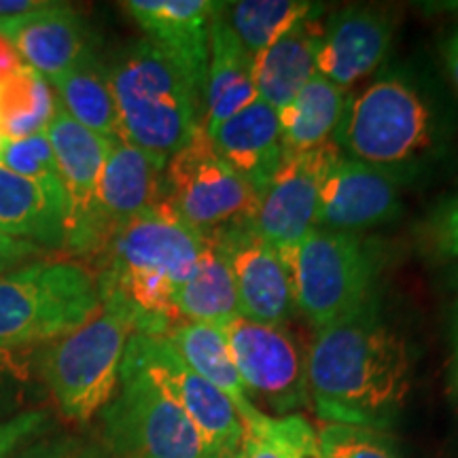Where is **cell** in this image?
<instances>
[{
    "mask_svg": "<svg viewBox=\"0 0 458 458\" xmlns=\"http://www.w3.org/2000/svg\"><path fill=\"white\" fill-rule=\"evenodd\" d=\"M43 253L45 250L38 249V246L21 242V240H15L0 232V276L20 267V263L38 259Z\"/></svg>",
    "mask_w": 458,
    "mask_h": 458,
    "instance_id": "d590c367",
    "label": "cell"
},
{
    "mask_svg": "<svg viewBox=\"0 0 458 458\" xmlns=\"http://www.w3.org/2000/svg\"><path fill=\"white\" fill-rule=\"evenodd\" d=\"M47 427V411L28 410L0 422V458H9Z\"/></svg>",
    "mask_w": 458,
    "mask_h": 458,
    "instance_id": "d6a6232c",
    "label": "cell"
},
{
    "mask_svg": "<svg viewBox=\"0 0 458 458\" xmlns=\"http://www.w3.org/2000/svg\"><path fill=\"white\" fill-rule=\"evenodd\" d=\"M325 26L318 15L303 20L253 57L257 98L283 111L295 94L317 74V57Z\"/></svg>",
    "mask_w": 458,
    "mask_h": 458,
    "instance_id": "7402d4cb",
    "label": "cell"
},
{
    "mask_svg": "<svg viewBox=\"0 0 458 458\" xmlns=\"http://www.w3.org/2000/svg\"><path fill=\"white\" fill-rule=\"evenodd\" d=\"M221 7L210 28V60L204 85L206 122L202 125L206 134L257 100L253 55L244 49L223 20Z\"/></svg>",
    "mask_w": 458,
    "mask_h": 458,
    "instance_id": "603a6c76",
    "label": "cell"
},
{
    "mask_svg": "<svg viewBox=\"0 0 458 458\" xmlns=\"http://www.w3.org/2000/svg\"><path fill=\"white\" fill-rule=\"evenodd\" d=\"M66 193L62 182L32 181L0 165V232L38 249H64Z\"/></svg>",
    "mask_w": 458,
    "mask_h": 458,
    "instance_id": "44dd1931",
    "label": "cell"
},
{
    "mask_svg": "<svg viewBox=\"0 0 458 458\" xmlns=\"http://www.w3.org/2000/svg\"><path fill=\"white\" fill-rule=\"evenodd\" d=\"M165 164V159L128 140L113 142L98 185V213L106 242L123 223L162 204Z\"/></svg>",
    "mask_w": 458,
    "mask_h": 458,
    "instance_id": "d6986e66",
    "label": "cell"
},
{
    "mask_svg": "<svg viewBox=\"0 0 458 458\" xmlns=\"http://www.w3.org/2000/svg\"><path fill=\"white\" fill-rule=\"evenodd\" d=\"M202 246V233L159 204L123 223L96 255L94 267L156 274L181 286L196 270Z\"/></svg>",
    "mask_w": 458,
    "mask_h": 458,
    "instance_id": "4fadbf2b",
    "label": "cell"
},
{
    "mask_svg": "<svg viewBox=\"0 0 458 458\" xmlns=\"http://www.w3.org/2000/svg\"><path fill=\"white\" fill-rule=\"evenodd\" d=\"M164 337L189 368L219 388L223 394H227L229 401L236 405L244 427L253 425L261 416H266V411L257 408L249 399L242 377H240L232 352H229L227 337L219 325L185 320Z\"/></svg>",
    "mask_w": 458,
    "mask_h": 458,
    "instance_id": "cb8c5ba5",
    "label": "cell"
},
{
    "mask_svg": "<svg viewBox=\"0 0 458 458\" xmlns=\"http://www.w3.org/2000/svg\"><path fill=\"white\" fill-rule=\"evenodd\" d=\"M79 452L81 445L71 437H47L41 442L24 444L9 458H77Z\"/></svg>",
    "mask_w": 458,
    "mask_h": 458,
    "instance_id": "e575fe53",
    "label": "cell"
},
{
    "mask_svg": "<svg viewBox=\"0 0 458 458\" xmlns=\"http://www.w3.org/2000/svg\"><path fill=\"white\" fill-rule=\"evenodd\" d=\"M221 3L210 0H130L134 17L153 43L182 72L191 89L204 94L210 60V28Z\"/></svg>",
    "mask_w": 458,
    "mask_h": 458,
    "instance_id": "2e32d148",
    "label": "cell"
},
{
    "mask_svg": "<svg viewBox=\"0 0 458 458\" xmlns=\"http://www.w3.org/2000/svg\"><path fill=\"white\" fill-rule=\"evenodd\" d=\"M0 165L32 181L62 182L54 148H51L45 134L28 136V139L20 140H3Z\"/></svg>",
    "mask_w": 458,
    "mask_h": 458,
    "instance_id": "4dcf8cb0",
    "label": "cell"
},
{
    "mask_svg": "<svg viewBox=\"0 0 458 458\" xmlns=\"http://www.w3.org/2000/svg\"><path fill=\"white\" fill-rule=\"evenodd\" d=\"M391 172L342 156L325 176L318 196L317 227L327 232L363 233L401 213V187Z\"/></svg>",
    "mask_w": 458,
    "mask_h": 458,
    "instance_id": "9a60e30c",
    "label": "cell"
},
{
    "mask_svg": "<svg viewBox=\"0 0 458 458\" xmlns=\"http://www.w3.org/2000/svg\"><path fill=\"white\" fill-rule=\"evenodd\" d=\"M442 55L450 83L454 85V89L458 91V28L445 37V41L442 45Z\"/></svg>",
    "mask_w": 458,
    "mask_h": 458,
    "instance_id": "f35d334b",
    "label": "cell"
},
{
    "mask_svg": "<svg viewBox=\"0 0 458 458\" xmlns=\"http://www.w3.org/2000/svg\"><path fill=\"white\" fill-rule=\"evenodd\" d=\"M45 136L54 148L66 193L64 250L72 257L96 259L106 242L98 213V185L113 142L79 125L62 106L49 122Z\"/></svg>",
    "mask_w": 458,
    "mask_h": 458,
    "instance_id": "8fae6325",
    "label": "cell"
},
{
    "mask_svg": "<svg viewBox=\"0 0 458 458\" xmlns=\"http://www.w3.org/2000/svg\"><path fill=\"white\" fill-rule=\"evenodd\" d=\"M28 376V360L24 354L15 348H0V388L9 377L13 380H26Z\"/></svg>",
    "mask_w": 458,
    "mask_h": 458,
    "instance_id": "8d00e7d4",
    "label": "cell"
},
{
    "mask_svg": "<svg viewBox=\"0 0 458 458\" xmlns=\"http://www.w3.org/2000/svg\"><path fill=\"white\" fill-rule=\"evenodd\" d=\"M454 134L442 94L414 72L393 71L351 96L334 142L342 156L410 182L445 162Z\"/></svg>",
    "mask_w": 458,
    "mask_h": 458,
    "instance_id": "7a4b0ae2",
    "label": "cell"
},
{
    "mask_svg": "<svg viewBox=\"0 0 458 458\" xmlns=\"http://www.w3.org/2000/svg\"><path fill=\"white\" fill-rule=\"evenodd\" d=\"M295 308L320 331L377 306L376 246L360 233L314 227L280 253Z\"/></svg>",
    "mask_w": 458,
    "mask_h": 458,
    "instance_id": "277c9868",
    "label": "cell"
},
{
    "mask_svg": "<svg viewBox=\"0 0 458 458\" xmlns=\"http://www.w3.org/2000/svg\"><path fill=\"white\" fill-rule=\"evenodd\" d=\"M219 327L227 337L229 352L250 401L259 399L280 416L310 405L308 357L293 335L283 327L255 323L240 314Z\"/></svg>",
    "mask_w": 458,
    "mask_h": 458,
    "instance_id": "30bf717a",
    "label": "cell"
},
{
    "mask_svg": "<svg viewBox=\"0 0 458 458\" xmlns=\"http://www.w3.org/2000/svg\"><path fill=\"white\" fill-rule=\"evenodd\" d=\"M162 204L187 227L206 236L232 223L255 219L259 198L199 130L165 164Z\"/></svg>",
    "mask_w": 458,
    "mask_h": 458,
    "instance_id": "52a82bcc",
    "label": "cell"
},
{
    "mask_svg": "<svg viewBox=\"0 0 458 458\" xmlns=\"http://www.w3.org/2000/svg\"><path fill=\"white\" fill-rule=\"evenodd\" d=\"M431 238L439 253L458 259V191L435 210L431 219Z\"/></svg>",
    "mask_w": 458,
    "mask_h": 458,
    "instance_id": "836d02e7",
    "label": "cell"
},
{
    "mask_svg": "<svg viewBox=\"0 0 458 458\" xmlns=\"http://www.w3.org/2000/svg\"><path fill=\"white\" fill-rule=\"evenodd\" d=\"M351 96L323 74H314L295 98L278 111L284 153H306L335 139Z\"/></svg>",
    "mask_w": 458,
    "mask_h": 458,
    "instance_id": "d4e9b609",
    "label": "cell"
},
{
    "mask_svg": "<svg viewBox=\"0 0 458 458\" xmlns=\"http://www.w3.org/2000/svg\"><path fill=\"white\" fill-rule=\"evenodd\" d=\"M51 83L57 89L62 111L71 114L79 125L111 142L123 140L106 66H102L96 57Z\"/></svg>",
    "mask_w": 458,
    "mask_h": 458,
    "instance_id": "4316f807",
    "label": "cell"
},
{
    "mask_svg": "<svg viewBox=\"0 0 458 458\" xmlns=\"http://www.w3.org/2000/svg\"><path fill=\"white\" fill-rule=\"evenodd\" d=\"M206 236L215 240L225 257L236 284L240 317L283 327L295 310L289 272L253 219L232 223Z\"/></svg>",
    "mask_w": 458,
    "mask_h": 458,
    "instance_id": "7c38bea8",
    "label": "cell"
},
{
    "mask_svg": "<svg viewBox=\"0 0 458 458\" xmlns=\"http://www.w3.org/2000/svg\"><path fill=\"white\" fill-rule=\"evenodd\" d=\"M106 72L130 145L168 162L202 130L196 91L147 38L119 51Z\"/></svg>",
    "mask_w": 458,
    "mask_h": 458,
    "instance_id": "3957f363",
    "label": "cell"
},
{
    "mask_svg": "<svg viewBox=\"0 0 458 458\" xmlns=\"http://www.w3.org/2000/svg\"><path fill=\"white\" fill-rule=\"evenodd\" d=\"M208 139L257 198L270 185L284 157L278 111L259 98L216 125Z\"/></svg>",
    "mask_w": 458,
    "mask_h": 458,
    "instance_id": "ffe728a7",
    "label": "cell"
},
{
    "mask_svg": "<svg viewBox=\"0 0 458 458\" xmlns=\"http://www.w3.org/2000/svg\"><path fill=\"white\" fill-rule=\"evenodd\" d=\"M41 4L43 3H37V0H0V20L28 13V11L38 9Z\"/></svg>",
    "mask_w": 458,
    "mask_h": 458,
    "instance_id": "ab89813d",
    "label": "cell"
},
{
    "mask_svg": "<svg viewBox=\"0 0 458 458\" xmlns=\"http://www.w3.org/2000/svg\"><path fill=\"white\" fill-rule=\"evenodd\" d=\"M77 458H113L108 456V452L105 450H96V448H81Z\"/></svg>",
    "mask_w": 458,
    "mask_h": 458,
    "instance_id": "60d3db41",
    "label": "cell"
},
{
    "mask_svg": "<svg viewBox=\"0 0 458 458\" xmlns=\"http://www.w3.org/2000/svg\"><path fill=\"white\" fill-rule=\"evenodd\" d=\"M394 21L376 7L337 11L325 24L317 71L331 83L348 89L386 60L393 45Z\"/></svg>",
    "mask_w": 458,
    "mask_h": 458,
    "instance_id": "ac0fdd59",
    "label": "cell"
},
{
    "mask_svg": "<svg viewBox=\"0 0 458 458\" xmlns=\"http://www.w3.org/2000/svg\"><path fill=\"white\" fill-rule=\"evenodd\" d=\"M130 335L122 318L100 310L83 327L49 344L41 357V376L62 416L88 422L111 403Z\"/></svg>",
    "mask_w": 458,
    "mask_h": 458,
    "instance_id": "8992f818",
    "label": "cell"
},
{
    "mask_svg": "<svg viewBox=\"0 0 458 458\" xmlns=\"http://www.w3.org/2000/svg\"><path fill=\"white\" fill-rule=\"evenodd\" d=\"M452 286H454V291H456V303H458V272L454 274V278H452Z\"/></svg>",
    "mask_w": 458,
    "mask_h": 458,
    "instance_id": "7bdbcfd3",
    "label": "cell"
},
{
    "mask_svg": "<svg viewBox=\"0 0 458 458\" xmlns=\"http://www.w3.org/2000/svg\"><path fill=\"white\" fill-rule=\"evenodd\" d=\"M60 102L51 94L49 81L24 66L0 83V139L20 140L45 134Z\"/></svg>",
    "mask_w": 458,
    "mask_h": 458,
    "instance_id": "f1b7e54d",
    "label": "cell"
},
{
    "mask_svg": "<svg viewBox=\"0 0 458 458\" xmlns=\"http://www.w3.org/2000/svg\"><path fill=\"white\" fill-rule=\"evenodd\" d=\"M221 13L238 41L255 57L300 21L320 15V7L306 0H242L223 3Z\"/></svg>",
    "mask_w": 458,
    "mask_h": 458,
    "instance_id": "83f0119b",
    "label": "cell"
},
{
    "mask_svg": "<svg viewBox=\"0 0 458 458\" xmlns=\"http://www.w3.org/2000/svg\"><path fill=\"white\" fill-rule=\"evenodd\" d=\"M117 458H208L202 435L179 405L140 369L122 365L119 394L105 408Z\"/></svg>",
    "mask_w": 458,
    "mask_h": 458,
    "instance_id": "ba28073f",
    "label": "cell"
},
{
    "mask_svg": "<svg viewBox=\"0 0 458 458\" xmlns=\"http://www.w3.org/2000/svg\"><path fill=\"white\" fill-rule=\"evenodd\" d=\"M318 445L327 458H399L374 428L329 425L320 431Z\"/></svg>",
    "mask_w": 458,
    "mask_h": 458,
    "instance_id": "1f68e13d",
    "label": "cell"
},
{
    "mask_svg": "<svg viewBox=\"0 0 458 458\" xmlns=\"http://www.w3.org/2000/svg\"><path fill=\"white\" fill-rule=\"evenodd\" d=\"M176 308L182 320L189 323L223 325L240 314L232 272L221 249L210 236H204L196 270L176 291Z\"/></svg>",
    "mask_w": 458,
    "mask_h": 458,
    "instance_id": "484cf974",
    "label": "cell"
},
{
    "mask_svg": "<svg viewBox=\"0 0 458 458\" xmlns=\"http://www.w3.org/2000/svg\"><path fill=\"white\" fill-rule=\"evenodd\" d=\"M238 458H323L318 435L301 416H261L244 427Z\"/></svg>",
    "mask_w": 458,
    "mask_h": 458,
    "instance_id": "f546056e",
    "label": "cell"
},
{
    "mask_svg": "<svg viewBox=\"0 0 458 458\" xmlns=\"http://www.w3.org/2000/svg\"><path fill=\"white\" fill-rule=\"evenodd\" d=\"M0 34L9 38L34 72L47 81L94 60V43L83 17L66 4L43 3L28 13L0 20Z\"/></svg>",
    "mask_w": 458,
    "mask_h": 458,
    "instance_id": "e0dca14e",
    "label": "cell"
},
{
    "mask_svg": "<svg viewBox=\"0 0 458 458\" xmlns=\"http://www.w3.org/2000/svg\"><path fill=\"white\" fill-rule=\"evenodd\" d=\"M240 454V452H238ZM238 454H210L208 458H238Z\"/></svg>",
    "mask_w": 458,
    "mask_h": 458,
    "instance_id": "ee69618b",
    "label": "cell"
},
{
    "mask_svg": "<svg viewBox=\"0 0 458 458\" xmlns=\"http://www.w3.org/2000/svg\"><path fill=\"white\" fill-rule=\"evenodd\" d=\"M452 365H454V380L458 385V325L454 329V357H452Z\"/></svg>",
    "mask_w": 458,
    "mask_h": 458,
    "instance_id": "b9f144b4",
    "label": "cell"
},
{
    "mask_svg": "<svg viewBox=\"0 0 458 458\" xmlns=\"http://www.w3.org/2000/svg\"><path fill=\"white\" fill-rule=\"evenodd\" d=\"M122 365L140 369L174 401L202 435L210 454H238L244 425L236 405L176 354L164 335L131 334Z\"/></svg>",
    "mask_w": 458,
    "mask_h": 458,
    "instance_id": "9c48e42d",
    "label": "cell"
},
{
    "mask_svg": "<svg viewBox=\"0 0 458 458\" xmlns=\"http://www.w3.org/2000/svg\"><path fill=\"white\" fill-rule=\"evenodd\" d=\"M102 310L94 272L72 261H32L0 276V348L54 342Z\"/></svg>",
    "mask_w": 458,
    "mask_h": 458,
    "instance_id": "5b68a950",
    "label": "cell"
},
{
    "mask_svg": "<svg viewBox=\"0 0 458 458\" xmlns=\"http://www.w3.org/2000/svg\"><path fill=\"white\" fill-rule=\"evenodd\" d=\"M24 66V60L17 54L13 43H11L4 34H0V83L7 81L9 77H13V74L20 72Z\"/></svg>",
    "mask_w": 458,
    "mask_h": 458,
    "instance_id": "74e56055",
    "label": "cell"
},
{
    "mask_svg": "<svg viewBox=\"0 0 458 458\" xmlns=\"http://www.w3.org/2000/svg\"><path fill=\"white\" fill-rule=\"evenodd\" d=\"M410 386V348L382 320L377 306L314 335L308 351V388L323 420L374 431L391 427Z\"/></svg>",
    "mask_w": 458,
    "mask_h": 458,
    "instance_id": "6da1fadb",
    "label": "cell"
},
{
    "mask_svg": "<svg viewBox=\"0 0 458 458\" xmlns=\"http://www.w3.org/2000/svg\"><path fill=\"white\" fill-rule=\"evenodd\" d=\"M340 148L335 142L306 153H284L270 185L259 196L255 227L278 253L317 227L318 196Z\"/></svg>",
    "mask_w": 458,
    "mask_h": 458,
    "instance_id": "5bb4252c",
    "label": "cell"
}]
</instances>
